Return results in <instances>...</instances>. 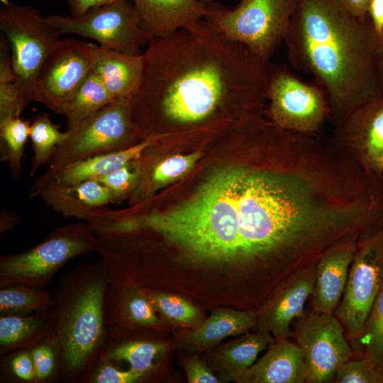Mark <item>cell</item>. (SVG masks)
I'll return each instance as SVG.
<instances>
[{
  "instance_id": "cell-1",
  "label": "cell",
  "mask_w": 383,
  "mask_h": 383,
  "mask_svg": "<svg viewBox=\"0 0 383 383\" xmlns=\"http://www.w3.org/2000/svg\"><path fill=\"white\" fill-rule=\"evenodd\" d=\"M325 216L312 190L296 176L227 166L209 175L179 204L148 210L144 223L198 262L279 270L309 254Z\"/></svg>"
},
{
  "instance_id": "cell-2",
  "label": "cell",
  "mask_w": 383,
  "mask_h": 383,
  "mask_svg": "<svg viewBox=\"0 0 383 383\" xmlns=\"http://www.w3.org/2000/svg\"><path fill=\"white\" fill-rule=\"evenodd\" d=\"M270 62L204 19L152 38L131 117L140 137L216 125L235 113H255L267 99Z\"/></svg>"
},
{
  "instance_id": "cell-3",
  "label": "cell",
  "mask_w": 383,
  "mask_h": 383,
  "mask_svg": "<svg viewBox=\"0 0 383 383\" xmlns=\"http://www.w3.org/2000/svg\"><path fill=\"white\" fill-rule=\"evenodd\" d=\"M283 42L292 66L325 91L336 119L377 99L382 36L368 16H354L340 0H294Z\"/></svg>"
},
{
  "instance_id": "cell-4",
  "label": "cell",
  "mask_w": 383,
  "mask_h": 383,
  "mask_svg": "<svg viewBox=\"0 0 383 383\" xmlns=\"http://www.w3.org/2000/svg\"><path fill=\"white\" fill-rule=\"evenodd\" d=\"M108 285L100 260L73 267L60 276L53 289L63 380H80L106 345L104 302Z\"/></svg>"
},
{
  "instance_id": "cell-5",
  "label": "cell",
  "mask_w": 383,
  "mask_h": 383,
  "mask_svg": "<svg viewBox=\"0 0 383 383\" xmlns=\"http://www.w3.org/2000/svg\"><path fill=\"white\" fill-rule=\"evenodd\" d=\"M97 240L87 223L58 227L30 249L0 258V287L45 288L72 259L96 252Z\"/></svg>"
},
{
  "instance_id": "cell-6",
  "label": "cell",
  "mask_w": 383,
  "mask_h": 383,
  "mask_svg": "<svg viewBox=\"0 0 383 383\" xmlns=\"http://www.w3.org/2000/svg\"><path fill=\"white\" fill-rule=\"evenodd\" d=\"M294 0H248L231 9L214 0H207L204 20L270 62L284 40Z\"/></svg>"
},
{
  "instance_id": "cell-7",
  "label": "cell",
  "mask_w": 383,
  "mask_h": 383,
  "mask_svg": "<svg viewBox=\"0 0 383 383\" xmlns=\"http://www.w3.org/2000/svg\"><path fill=\"white\" fill-rule=\"evenodd\" d=\"M0 1V29L10 46L15 84L28 104L38 72L61 34L31 6Z\"/></svg>"
},
{
  "instance_id": "cell-8",
  "label": "cell",
  "mask_w": 383,
  "mask_h": 383,
  "mask_svg": "<svg viewBox=\"0 0 383 383\" xmlns=\"http://www.w3.org/2000/svg\"><path fill=\"white\" fill-rule=\"evenodd\" d=\"M132 102L133 96L116 99L67 129V139L56 148L43 174L50 175L70 164L140 142L135 141L141 138L132 121Z\"/></svg>"
},
{
  "instance_id": "cell-9",
  "label": "cell",
  "mask_w": 383,
  "mask_h": 383,
  "mask_svg": "<svg viewBox=\"0 0 383 383\" xmlns=\"http://www.w3.org/2000/svg\"><path fill=\"white\" fill-rule=\"evenodd\" d=\"M50 23L62 34H74L93 39L99 45L132 55L152 38L143 28L133 4L127 0L93 9L81 16L53 15Z\"/></svg>"
},
{
  "instance_id": "cell-10",
  "label": "cell",
  "mask_w": 383,
  "mask_h": 383,
  "mask_svg": "<svg viewBox=\"0 0 383 383\" xmlns=\"http://www.w3.org/2000/svg\"><path fill=\"white\" fill-rule=\"evenodd\" d=\"M356 250L335 316L348 337L357 340L383 286V228L366 234Z\"/></svg>"
},
{
  "instance_id": "cell-11",
  "label": "cell",
  "mask_w": 383,
  "mask_h": 383,
  "mask_svg": "<svg viewBox=\"0 0 383 383\" xmlns=\"http://www.w3.org/2000/svg\"><path fill=\"white\" fill-rule=\"evenodd\" d=\"M95 46L74 38L60 40L38 72L33 101L64 115L70 99L92 70Z\"/></svg>"
},
{
  "instance_id": "cell-12",
  "label": "cell",
  "mask_w": 383,
  "mask_h": 383,
  "mask_svg": "<svg viewBox=\"0 0 383 383\" xmlns=\"http://www.w3.org/2000/svg\"><path fill=\"white\" fill-rule=\"evenodd\" d=\"M344 331L333 313L313 311L297 319L293 336L303 355L306 382H332L338 370L350 360Z\"/></svg>"
},
{
  "instance_id": "cell-13",
  "label": "cell",
  "mask_w": 383,
  "mask_h": 383,
  "mask_svg": "<svg viewBox=\"0 0 383 383\" xmlns=\"http://www.w3.org/2000/svg\"><path fill=\"white\" fill-rule=\"evenodd\" d=\"M267 99L270 101V113L273 123L302 134L316 131L328 109V97L319 86L272 66Z\"/></svg>"
},
{
  "instance_id": "cell-14",
  "label": "cell",
  "mask_w": 383,
  "mask_h": 383,
  "mask_svg": "<svg viewBox=\"0 0 383 383\" xmlns=\"http://www.w3.org/2000/svg\"><path fill=\"white\" fill-rule=\"evenodd\" d=\"M316 263L298 270L278 284L257 313L259 331L270 333L277 340L293 335L292 322L306 313L305 304L313 291Z\"/></svg>"
},
{
  "instance_id": "cell-15",
  "label": "cell",
  "mask_w": 383,
  "mask_h": 383,
  "mask_svg": "<svg viewBox=\"0 0 383 383\" xmlns=\"http://www.w3.org/2000/svg\"><path fill=\"white\" fill-rule=\"evenodd\" d=\"M104 319L107 341L122 338L127 330L158 329L162 325L140 288L115 287L109 284L104 297Z\"/></svg>"
},
{
  "instance_id": "cell-16",
  "label": "cell",
  "mask_w": 383,
  "mask_h": 383,
  "mask_svg": "<svg viewBox=\"0 0 383 383\" xmlns=\"http://www.w3.org/2000/svg\"><path fill=\"white\" fill-rule=\"evenodd\" d=\"M40 196L48 206L65 217L86 221L97 209L114 203L111 191L96 179L71 185L52 180L35 182L30 197Z\"/></svg>"
},
{
  "instance_id": "cell-17",
  "label": "cell",
  "mask_w": 383,
  "mask_h": 383,
  "mask_svg": "<svg viewBox=\"0 0 383 383\" xmlns=\"http://www.w3.org/2000/svg\"><path fill=\"white\" fill-rule=\"evenodd\" d=\"M143 28L160 38L191 28L204 19L207 0H133Z\"/></svg>"
},
{
  "instance_id": "cell-18",
  "label": "cell",
  "mask_w": 383,
  "mask_h": 383,
  "mask_svg": "<svg viewBox=\"0 0 383 383\" xmlns=\"http://www.w3.org/2000/svg\"><path fill=\"white\" fill-rule=\"evenodd\" d=\"M169 138L167 133L150 135L130 147L70 164L50 175L42 174L35 182L52 180L59 184L71 185L94 179L138 159L150 147Z\"/></svg>"
},
{
  "instance_id": "cell-19",
  "label": "cell",
  "mask_w": 383,
  "mask_h": 383,
  "mask_svg": "<svg viewBox=\"0 0 383 383\" xmlns=\"http://www.w3.org/2000/svg\"><path fill=\"white\" fill-rule=\"evenodd\" d=\"M355 241L340 245L317 262L312 306L318 313H333L343 296L350 266L357 246Z\"/></svg>"
},
{
  "instance_id": "cell-20",
  "label": "cell",
  "mask_w": 383,
  "mask_h": 383,
  "mask_svg": "<svg viewBox=\"0 0 383 383\" xmlns=\"http://www.w3.org/2000/svg\"><path fill=\"white\" fill-rule=\"evenodd\" d=\"M238 383H303L306 371L303 355L289 339L274 340L265 355L249 367Z\"/></svg>"
},
{
  "instance_id": "cell-21",
  "label": "cell",
  "mask_w": 383,
  "mask_h": 383,
  "mask_svg": "<svg viewBox=\"0 0 383 383\" xmlns=\"http://www.w3.org/2000/svg\"><path fill=\"white\" fill-rule=\"evenodd\" d=\"M57 336L53 308L26 315L0 316V355L30 350Z\"/></svg>"
},
{
  "instance_id": "cell-22",
  "label": "cell",
  "mask_w": 383,
  "mask_h": 383,
  "mask_svg": "<svg viewBox=\"0 0 383 383\" xmlns=\"http://www.w3.org/2000/svg\"><path fill=\"white\" fill-rule=\"evenodd\" d=\"M92 70L115 100L132 97L141 79L143 54L132 55L96 45Z\"/></svg>"
},
{
  "instance_id": "cell-23",
  "label": "cell",
  "mask_w": 383,
  "mask_h": 383,
  "mask_svg": "<svg viewBox=\"0 0 383 383\" xmlns=\"http://www.w3.org/2000/svg\"><path fill=\"white\" fill-rule=\"evenodd\" d=\"M274 340L270 333L257 331L220 345L210 351L208 363L221 382L234 381L255 362L259 353Z\"/></svg>"
},
{
  "instance_id": "cell-24",
  "label": "cell",
  "mask_w": 383,
  "mask_h": 383,
  "mask_svg": "<svg viewBox=\"0 0 383 383\" xmlns=\"http://www.w3.org/2000/svg\"><path fill=\"white\" fill-rule=\"evenodd\" d=\"M257 323V312L217 309L187 335L184 342L195 350H210L226 338L247 333Z\"/></svg>"
},
{
  "instance_id": "cell-25",
  "label": "cell",
  "mask_w": 383,
  "mask_h": 383,
  "mask_svg": "<svg viewBox=\"0 0 383 383\" xmlns=\"http://www.w3.org/2000/svg\"><path fill=\"white\" fill-rule=\"evenodd\" d=\"M342 121L347 122L345 135L358 143L367 164L377 170L383 152V101L367 102Z\"/></svg>"
},
{
  "instance_id": "cell-26",
  "label": "cell",
  "mask_w": 383,
  "mask_h": 383,
  "mask_svg": "<svg viewBox=\"0 0 383 383\" xmlns=\"http://www.w3.org/2000/svg\"><path fill=\"white\" fill-rule=\"evenodd\" d=\"M165 342L125 338L107 341L97 361H124L145 379L160 366L168 349Z\"/></svg>"
},
{
  "instance_id": "cell-27",
  "label": "cell",
  "mask_w": 383,
  "mask_h": 383,
  "mask_svg": "<svg viewBox=\"0 0 383 383\" xmlns=\"http://www.w3.org/2000/svg\"><path fill=\"white\" fill-rule=\"evenodd\" d=\"M115 101L101 80L91 70L70 99L64 115L67 129L77 127L81 122L101 109Z\"/></svg>"
},
{
  "instance_id": "cell-28",
  "label": "cell",
  "mask_w": 383,
  "mask_h": 383,
  "mask_svg": "<svg viewBox=\"0 0 383 383\" xmlns=\"http://www.w3.org/2000/svg\"><path fill=\"white\" fill-rule=\"evenodd\" d=\"M52 292L24 285L1 287L0 316L26 315L52 308Z\"/></svg>"
},
{
  "instance_id": "cell-29",
  "label": "cell",
  "mask_w": 383,
  "mask_h": 383,
  "mask_svg": "<svg viewBox=\"0 0 383 383\" xmlns=\"http://www.w3.org/2000/svg\"><path fill=\"white\" fill-rule=\"evenodd\" d=\"M68 133L62 132L49 116L43 113L33 118L30 123V136L33 157L30 175L34 176L38 170L48 164L56 148L67 138Z\"/></svg>"
},
{
  "instance_id": "cell-30",
  "label": "cell",
  "mask_w": 383,
  "mask_h": 383,
  "mask_svg": "<svg viewBox=\"0 0 383 383\" xmlns=\"http://www.w3.org/2000/svg\"><path fill=\"white\" fill-rule=\"evenodd\" d=\"M201 151L187 155H174L156 162L143 180L142 192L147 198L159 189L182 178L187 174L201 158Z\"/></svg>"
},
{
  "instance_id": "cell-31",
  "label": "cell",
  "mask_w": 383,
  "mask_h": 383,
  "mask_svg": "<svg viewBox=\"0 0 383 383\" xmlns=\"http://www.w3.org/2000/svg\"><path fill=\"white\" fill-rule=\"evenodd\" d=\"M30 122L18 117L0 121L1 160L14 177H19L25 145L30 136Z\"/></svg>"
},
{
  "instance_id": "cell-32",
  "label": "cell",
  "mask_w": 383,
  "mask_h": 383,
  "mask_svg": "<svg viewBox=\"0 0 383 383\" xmlns=\"http://www.w3.org/2000/svg\"><path fill=\"white\" fill-rule=\"evenodd\" d=\"M156 312L170 322L183 326L199 325L200 313L197 308L187 299L157 290L141 289Z\"/></svg>"
},
{
  "instance_id": "cell-33",
  "label": "cell",
  "mask_w": 383,
  "mask_h": 383,
  "mask_svg": "<svg viewBox=\"0 0 383 383\" xmlns=\"http://www.w3.org/2000/svg\"><path fill=\"white\" fill-rule=\"evenodd\" d=\"M357 340L364 348L363 357L383 367V286Z\"/></svg>"
},
{
  "instance_id": "cell-34",
  "label": "cell",
  "mask_w": 383,
  "mask_h": 383,
  "mask_svg": "<svg viewBox=\"0 0 383 383\" xmlns=\"http://www.w3.org/2000/svg\"><path fill=\"white\" fill-rule=\"evenodd\" d=\"M138 159L109 174L94 179L111 191L113 196V204H118L124 200L137 187L141 176V165L138 162Z\"/></svg>"
},
{
  "instance_id": "cell-35",
  "label": "cell",
  "mask_w": 383,
  "mask_h": 383,
  "mask_svg": "<svg viewBox=\"0 0 383 383\" xmlns=\"http://www.w3.org/2000/svg\"><path fill=\"white\" fill-rule=\"evenodd\" d=\"M36 382H44L60 376V350L57 336L30 350Z\"/></svg>"
},
{
  "instance_id": "cell-36",
  "label": "cell",
  "mask_w": 383,
  "mask_h": 383,
  "mask_svg": "<svg viewBox=\"0 0 383 383\" xmlns=\"http://www.w3.org/2000/svg\"><path fill=\"white\" fill-rule=\"evenodd\" d=\"M333 382L383 383V367L365 357L359 360H349L338 370Z\"/></svg>"
},
{
  "instance_id": "cell-37",
  "label": "cell",
  "mask_w": 383,
  "mask_h": 383,
  "mask_svg": "<svg viewBox=\"0 0 383 383\" xmlns=\"http://www.w3.org/2000/svg\"><path fill=\"white\" fill-rule=\"evenodd\" d=\"M113 361H96L83 375L81 382L89 383H135L144 380L143 377L129 368L123 370Z\"/></svg>"
},
{
  "instance_id": "cell-38",
  "label": "cell",
  "mask_w": 383,
  "mask_h": 383,
  "mask_svg": "<svg viewBox=\"0 0 383 383\" xmlns=\"http://www.w3.org/2000/svg\"><path fill=\"white\" fill-rule=\"evenodd\" d=\"M27 105L14 80H0V121L21 116Z\"/></svg>"
},
{
  "instance_id": "cell-39",
  "label": "cell",
  "mask_w": 383,
  "mask_h": 383,
  "mask_svg": "<svg viewBox=\"0 0 383 383\" xmlns=\"http://www.w3.org/2000/svg\"><path fill=\"white\" fill-rule=\"evenodd\" d=\"M9 369L16 379L24 382H36L33 362L30 350L11 353Z\"/></svg>"
},
{
  "instance_id": "cell-40",
  "label": "cell",
  "mask_w": 383,
  "mask_h": 383,
  "mask_svg": "<svg viewBox=\"0 0 383 383\" xmlns=\"http://www.w3.org/2000/svg\"><path fill=\"white\" fill-rule=\"evenodd\" d=\"M184 368L189 383L222 382L211 367L197 356L185 360Z\"/></svg>"
},
{
  "instance_id": "cell-41",
  "label": "cell",
  "mask_w": 383,
  "mask_h": 383,
  "mask_svg": "<svg viewBox=\"0 0 383 383\" xmlns=\"http://www.w3.org/2000/svg\"><path fill=\"white\" fill-rule=\"evenodd\" d=\"M118 0H65L72 16H81L89 11Z\"/></svg>"
},
{
  "instance_id": "cell-42",
  "label": "cell",
  "mask_w": 383,
  "mask_h": 383,
  "mask_svg": "<svg viewBox=\"0 0 383 383\" xmlns=\"http://www.w3.org/2000/svg\"><path fill=\"white\" fill-rule=\"evenodd\" d=\"M367 13L376 32L383 35V0H370Z\"/></svg>"
},
{
  "instance_id": "cell-43",
  "label": "cell",
  "mask_w": 383,
  "mask_h": 383,
  "mask_svg": "<svg viewBox=\"0 0 383 383\" xmlns=\"http://www.w3.org/2000/svg\"><path fill=\"white\" fill-rule=\"evenodd\" d=\"M348 10L357 17H366L370 0H340Z\"/></svg>"
},
{
  "instance_id": "cell-44",
  "label": "cell",
  "mask_w": 383,
  "mask_h": 383,
  "mask_svg": "<svg viewBox=\"0 0 383 383\" xmlns=\"http://www.w3.org/2000/svg\"><path fill=\"white\" fill-rule=\"evenodd\" d=\"M20 222V218L17 215L6 211L1 213L0 218V233L10 230L17 226Z\"/></svg>"
},
{
  "instance_id": "cell-45",
  "label": "cell",
  "mask_w": 383,
  "mask_h": 383,
  "mask_svg": "<svg viewBox=\"0 0 383 383\" xmlns=\"http://www.w3.org/2000/svg\"><path fill=\"white\" fill-rule=\"evenodd\" d=\"M377 170L379 171H383V152L381 154L380 157L378 159L377 164Z\"/></svg>"
},
{
  "instance_id": "cell-46",
  "label": "cell",
  "mask_w": 383,
  "mask_h": 383,
  "mask_svg": "<svg viewBox=\"0 0 383 383\" xmlns=\"http://www.w3.org/2000/svg\"><path fill=\"white\" fill-rule=\"evenodd\" d=\"M381 51L380 52V54H382V58H381V63H380V65H379V67L380 66L381 67V69H382V71L383 72V35L382 36V47H381Z\"/></svg>"
},
{
  "instance_id": "cell-47",
  "label": "cell",
  "mask_w": 383,
  "mask_h": 383,
  "mask_svg": "<svg viewBox=\"0 0 383 383\" xmlns=\"http://www.w3.org/2000/svg\"><path fill=\"white\" fill-rule=\"evenodd\" d=\"M247 1H248V0H240V2L239 4H244V3H245Z\"/></svg>"
}]
</instances>
